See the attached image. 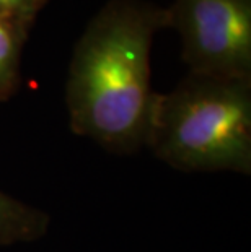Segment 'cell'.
Returning <instances> with one entry per match:
<instances>
[{
    "instance_id": "1",
    "label": "cell",
    "mask_w": 251,
    "mask_h": 252,
    "mask_svg": "<svg viewBox=\"0 0 251 252\" xmlns=\"http://www.w3.org/2000/svg\"><path fill=\"white\" fill-rule=\"evenodd\" d=\"M167 28V8L143 0H111L90 20L66 83L73 133L114 153L145 148L158 96L150 52L155 34Z\"/></svg>"
},
{
    "instance_id": "2",
    "label": "cell",
    "mask_w": 251,
    "mask_h": 252,
    "mask_svg": "<svg viewBox=\"0 0 251 252\" xmlns=\"http://www.w3.org/2000/svg\"><path fill=\"white\" fill-rule=\"evenodd\" d=\"M145 148L186 173L251 174V80L188 73L158 93Z\"/></svg>"
},
{
    "instance_id": "3",
    "label": "cell",
    "mask_w": 251,
    "mask_h": 252,
    "mask_svg": "<svg viewBox=\"0 0 251 252\" xmlns=\"http://www.w3.org/2000/svg\"><path fill=\"white\" fill-rule=\"evenodd\" d=\"M167 13L189 73L251 80V0H175Z\"/></svg>"
},
{
    "instance_id": "4",
    "label": "cell",
    "mask_w": 251,
    "mask_h": 252,
    "mask_svg": "<svg viewBox=\"0 0 251 252\" xmlns=\"http://www.w3.org/2000/svg\"><path fill=\"white\" fill-rule=\"evenodd\" d=\"M49 226L47 212L0 190V248L39 241Z\"/></svg>"
},
{
    "instance_id": "5",
    "label": "cell",
    "mask_w": 251,
    "mask_h": 252,
    "mask_svg": "<svg viewBox=\"0 0 251 252\" xmlns=\"http://www.w3.org/2000/svg\"><path fill=\"white\" fill-rule=\"evenodd\" d=\"M31 26L23 21L0 20V101L12 98L18 88L21 52Z\"/></svg>"
},
{
    "instance_id": "6",
    "label": "cell",
    "mask_w": 251,
    "mask_h": 252,
    "mask_svg": "<svg viewBox=\"0 0 251 252\" xmlns=\"http://www.w3.org/2000/svg\"><path fill=\"white\" fill-rule=\"evenodd\" d=\"M47 0H0V20L23 21L33 25L36 15Z\"/></svg>"
}]
</instances>
